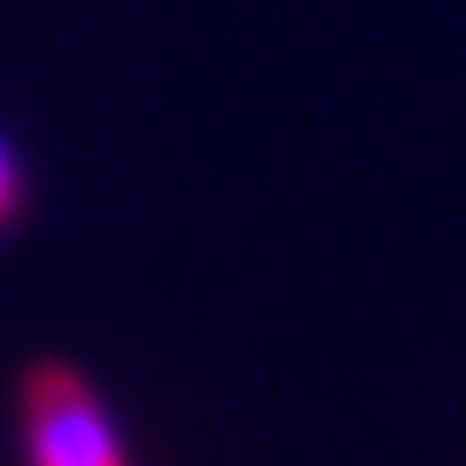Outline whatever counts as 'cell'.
I'll return each instance as SVG.
<instances>
[{
  "label": "cell",
  "instance_id": "cell-1",
  "mask_svg": "<svg viewBox=\"0 0 466 466\" xmlns=\"http://www.w3.org/2000/svg\"><path fill=\"white\" fill-rule=\"evenodd\" d=\"M12 414H18L24 466H128L123 431H116L106 397L65 356L24 361Z\"/></svg>",
  "mask_w": 466,
  "mask_h": 466
},
{
  "label": "cell",
  "instance_id": "cell-2",
  "mask_svg": "<svg viewBox=\"0 0 466 466\" xmlns=\"http://www.w3.org/2000/svg\"><path fill=\"white\" fill-rule=\"evenodd\" d=\"M24 210H29V169H24L12 135L0 128V239L24 222Z\"/></svg>",
  "mask_w": 466,
  "mask_h": 466
}]
</instances>
